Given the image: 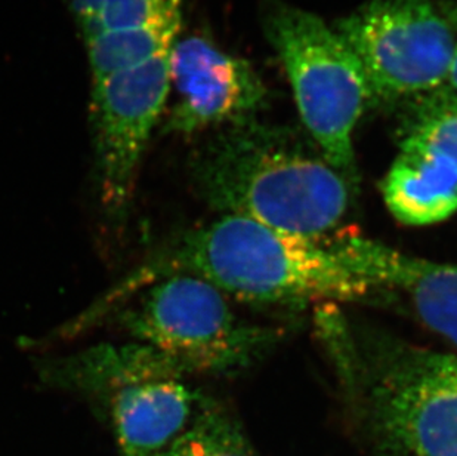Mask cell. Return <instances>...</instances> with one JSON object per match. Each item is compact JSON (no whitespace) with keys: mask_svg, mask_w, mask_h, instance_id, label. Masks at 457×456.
<instances>
[{"mask_svg":"<svg viewBox=\"0 0 457 456\" xmlns=\"http://www.w3.org/2000/svg\"><path fill=\"white\" fill-rule=\"evenodd\" d=\"M193 173L202 198L220 215L315 241L344 220L354 189L320 150L251 121L212 139Z\"/></svg>","mask_w":457,"mask_h":456,"instance_id":"7a4b0ae2","label":"cell"},{"mask_svg":"<svg viewBox=\"0 0 457 456\" xmlns=\"http://www.w3.org/2000/svg\"><path fill=\"white\" fill-rule=\"evenodd\" d=\"M328 245L373 288L404 293L419 319L457 349V266L407 255L366 237L339 236Z\"/></svg>","mask_w":457,"mask_h":456,"instance_id":"9c48e42d","label":"cell"},{"mask_svg":"<svg viewBox=\"0 0 457 456\" xmlns=\"http://www.w3.org/2000/svg\"><path fill=\"white\" fill-rule=\"evenodd\" d=\"M157 456H258L222 408L200 405L190 426Z\"/></svg>","mask_w":457,"mask_h":456,"instance_id":"4fadbf2b","label":"cell"},{"mask_svg":"<svg viewBox=\"0 0 457 456\" xmlns=\"http://www.w3.org/2000/svg\"><path fill=\"white\" fill-rule=\"evenodd\" d=\"M175 274L195 275L225 295L256 304L355 301L373 289L320 241L220 215L153 250L70 320L67 332L76 336L89 331L143 289Z\"/></svg>","mask_w":457,"mask_h":456,"instance_id":"6da1fadb","label":"cell"},{"mask_svg":"<svg viewBox=\"0 0 457 456\" xmlns=\"http://www.w3.org/2000/svg\"><path fill=\"white\" fill-rule=\"evenodd\" d=\"M440 9L445 13V17L447 18V21L452 24L454 31L457 35V4H440Z\"/></svg>","mask_w":457,"mask_h":456,"instance_id":"2e32d148","label":"cell"},{"mask_svg":"<svg viewBox=\"0 0 457 456\" xmlns=\"http://www.w3.org/2000/svg\"><path fill=\"white\" fill-rule=\"evenodd\" d=\"M92 78V132L120 148L147 144L170 92L181 0H70Z\"/></svg>","mask_w":457,"mask_h":456,"instance_id":"3957f363","label":"cell"},{"mask_svg":"<svg viewBox=\"0 0 457 456\" xmlns=\"http://www.w3.org/2000/svg\"><path fill=\"white\" fill-rule=\"evenodd\" d=\"M265 31L285 65L308 134L355 187L353 134L373 99L360 61L335 29L303 9L277 4L265 18Z\"/></svg>","mask_w":457,"mask_h":456,"instance_id":"277c9868","label":"cell"},{"mask_svg":"<svg viewBox=\"0 0 457 456\" xmlns=\"http://www.w3.org/2000/svg\"><path fill=\"white\" fill-rule=\"evenodd\" d=\"M441 88H445V91L457 98V47L456 52H454L453 61H452V65H450L449 74H447V80H445V85Z\"/></svg>","mask_w":457,"mask_h":456,"instance_id":"9a60e30c","label":"cell"},{"mask_svg":"<svg viewBox=\"0 0 457 456\" xmlns=\"http://www.w3.org/2000/svg\"><path fill=\"white\" fill-rule=\"evenodd\" d=\"M170 88L178 101L168 126L177 134L249 121L267 98L262 79L247 61L200 36L178 40L173 47Z\"/></svg>","mask_w":457,"mask_h":456,"instance_id":"ba28073f","label":"cell"},{"mask_svg":"<svg viewBox=\"0 0 457 456\" xmlns=\"http://www.w3.org/2000/svg\"><path fill=\"white\" fill-rule=\"evenodd\" d=\"M120 456H157L190 426L199 397L181 378L129 384L105 397Z\"/></svg>","mask_w":457,"mask_h":456,"instance_id":"30bf717a","label":"cell"},{"mask_svg":"<svg viewBox=\"0 0 457 456\" xmlns=\"http://www.w3.org/2000/svg\"><path fill=\"white\" fill-rule=\"evenodd\" d=\"M45 384L87 396L108 397L129 384L154 378H182L160 350L138 341L100 344L46 360L39 369Z\"/></svg>","mask_w":457,"mask_h":456,"instance_id":"7c38bea8","label":"cell"},{"mask_svg":"<svg viewBox=\"0 0 457 456\" xmlns=\"http://www.w3.org/2000/svg\"><path fill=\"white\" fill-rule=\"evenodd\" d=\"M380 191L402 224H438L457 212V164L436 147L404 135Z\"/></svg>","mask_w":457,"mask_h":456,"instance_id":"8fae6325","label":"cell"},{"mask_svg":"<svg viewBox=\"0 0 457 456\" xmlns=\"http://www.w3.org/2000/svg\"><path fill=\"white\" fill-rule=\"evenodd\" d=\"M373 99L427 95L445 85L457 35L432 0H370L337 24Z\"/></svg>","mask_w":457,"mask_h":456,"instance_id":"52a82bcc","label":"cell"},{"mask_svg":"<svg viewBox=\"0 0 457 456\" xmlns=\"http://www.w3.org/2000/svg\"><path fill=\"white\" fill-rule=\"evenodd\" d=\"M114 313L132 340L166 354L182 376L246 369L274 340L271 331L243 322L222 291L195 275L159 280Z\"/></svg>","mask_w":457,"mask_h":456,"instance_id":"8992f818","label":"cell"},{"mask_svg":"<svg viewBox=\"0 0 457 456\" xmlns=\"http://www.w3.org/2000/svg\"><path fill=\"white\" fill-rule=\"evenodd\" d=\"M407 137L427 142L457 164V98L438 88L427 94L406 126Z\"/></svg>","mask_w":457,"mask_h":456,"instance_id":"5bb4252c","label":"cell"},{"mask_svg":"<svg viewBox=\"0 0 457 456\" xmlns=\"http://www.w3.org/2000/svg\"><path fill=\"white\" fill-rule=\"evenodd\" d=\"M358 360L367 424L385 456H457V354L384 341Z\"/></svg>","mask_w":457,"mask_h":456,"instance_id":"5b68a950","label":"cell"}]
</instances>
